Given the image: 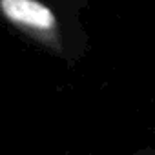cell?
Here are the masks:
<instances>
[{
  "mask_svg": "<svg viewBox=\"0 0 155 155\" xmlns=\"http://www.w3.org/2000/svg\"><path fill=\"white\" fill-rule=\"evenodd\" d=\"M0 9L9 20L37 31H51L57 24L53 11L37 0H0Z\"/></svg>",
  "mask_w": 155,
  "mask_h": 155,
  "instance_id": "1",
  "label": "cell"
}]
</instances>
